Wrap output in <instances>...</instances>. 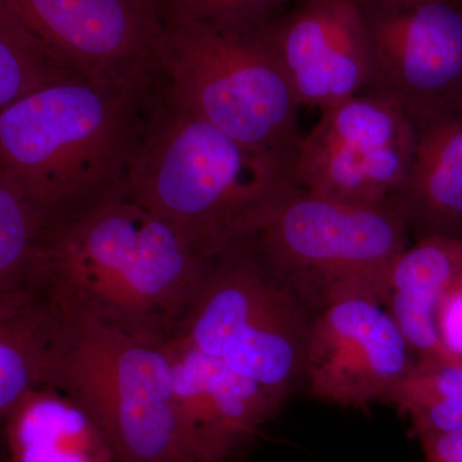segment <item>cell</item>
Segmentation results:
<instances>
[{
  "label": "cell",
  "instance_id": "1",
  "mask_svg": "<svg viewBox=\"0 0 462 462\" xmlns=\"http://www.w3.org/2000/svg\"><path fill=\"white\" fill-rule=\"evenodd\" d=\"M162 99L153 69L65 79L0 109V176L35 209L42 234L126 196Z\"/></svg>",
  "mask_w": 462,
  "mask_h": 462
},
{
  "label": "cell",
  "instance_id": "2",
  "mask_svg": "<svg viewBox=\"0 0 462 462\" xmlns=\"http://www.w3.org/2000/svg\"><path fill=\"white\" fill-rule=\"evenodd\" d=\"M215 256L125 196L42 233L35 284L134 338L165 346Z\"/></svg>",
  "mask_w": 462,
  "mask_h": 462
},
{
  "label": "cell",
  "instance_id": "3",
  "mask_svg": "<svg viewBox=\"0 0 462 462\" xmlns=\"http://www.w3.org/2000/svg\"><path fill=\"white\" fill-rule=\"evenodd\" d=\"M294 160L242 144L173 103L163 88L126 196L217 254L300 189Z\"/></svg>",
  "mask_w": 462,
  "mask_h": 462
},
{
  "label": "cell",
  "instance_id": "4",
  "mask_svg": "<svg viewBox=\"0 0 462 462\" xmlns=\"http://www.w3.org/2000/svg\"><path fill=\"white\" fill-rule=\"evenodd\" d=\"M42 294L51 318L44 384L83 407L116 462H209L182 419L165 346L134 338L66 298Z\"/></svg>",
  "mask_w": 462,
  "mask_h": 462
},
{
  "label": "cell",
  "instance_id": "5",
  "mask_svg": "<svg viewBox=\"0 0 462 462\" xmlns=\"http://www.w3.org/2000/svg\"><path fill=\"white\" fill-rule=\"evenodd\" d=\"M411 230L396 202L349 206L297 189L247 238L310 316L346 298L385 303L392 264Z\"/></svg>",
  "mask_w": 462,
  "mask_h": 462
},
{
  "label": "cell",
  "instance_id": "6",
  "mask_svg": "<svg viewBox=\"0 0 462 462\" xmlns=\"http://www.w3.org/2000/svg\"><path fill=\"white\" fill-rule=\"evenodd\" d=\"M157 69L167 97L248 147L296 154V96L260 33L166 23Z\"/></svg>",
  "mask_w": 462,
  "mask_h": 462
},
{
  "label": "cell",
  "instance_id": "7",
  "mask_svg": "<svg viewBox=\"0 0 462 462\" xmlns=\"http://www.w3.org/2000/svg\"><path fill=\"white\" fill-rule=\"evenodd\" d=\"M311 316L269 273L247 238L218 252L172 339L263 387L281 406L302 380Z\"/></svg>",
  "mask_w": 462,
  "mask_h": 462
},
{
  "label": "cell",
  "instance_id": "8",
  "mask_svg": "<svg viewBox=\"0 0 462 462\" xmlns=\"http://www.w3.org/2000/svg\"><path fill=\"white\" fill-rule=\"evenodd\" d=\"M416 127L396 100L364 91L321 111L294 160L298 188L349 206L396 199L411 169Z\"/></svg>",
  "mask_w": 462,
  "mask_h": 462
},
{
  "label": "cell",
  "instance_id": "9",
  "mask_svg": "<svg viewBox=\"0 0 462 462\" xmlns=\"http://www.w3.org/2000/svg\"><path fill=\"white\" fill-rule=\"evenodd\" d=\"M373 76L413 123L462 106V0H361Z\"/></svg>",
  "mask_w": 462,
  "mask_h": 462
},
{
  "label": "cell",
  "instance_id": "10",
  "mask_svg": "<svg viewBox=\"0 0 462 462\" xmlns=\"http://www.w3.org/2000/svg\"><path fill=\"white\" fill-rule=\"evenodd\" d=\"M0 12L87 80L157 69L161 0H0Z\"/></svg>",
  "mask_w": 462,
  "mask_h": 462
},
{
  "label": "cell",
  "instance_id": "11",
  "mask_svg": "<svg viewBox=\"0 0 462 462\" xmlns=\"http://www.w3.org/2000/svg\"><path fill=\"white\" fill-rule=\"evenodd\" d=\"M412 355L384 303L346 298L312 316L302 379L311 396L336 406L388 402Z\"/></svg>",
  "mask_w": 462,
  "mask_h": 462
},
{
  "label": "cell",
  "instance_id": "12",
  "mask_svg": "<svg viewBox=\"0 0 462 462\" xmlns=\"http://www.w3.org/2000/svg\"><path fill=\"white\" fill-rule=\"evenodd\" d=\"M258 33L300 107L324 111L369 89L372 47L361 0H296Z\"/></svg>",
  "mask_w": 462,
  "mask_h": 462
},
{
  "label": "cell",
  "instance_id": "13",
  "mask_svg": "<svg viewBox=\"0 0 462 462\" xmlns=\"http://www.w3.org/2000/svg\"><path fill=\"white\" fill-rule=\"evenodd\" d=\"M182 419L209 462H236L281 404L263 387L178 339L166 343Z\"/></svg>",
  "mask_w": 462,
  "mask_h": 462
},
{
  "label": "cell",
  "instance_id": "14",
  "mask_svg": "<svg viewBox=\"0 0 462 462\" xmlns=\"http://www.w3.org/2000/svg\"><path fill=\"white\" fill-rule=\"evenodd\" d=\"M413 124L415 154L394 202L418 238H462V106Z\"/></svg>",
  "mask_w": 462,
  "mask_h": 462
},
{
  "label": "cell",
  "instance_id": "15",
  "mask_svg": "<svg viewBox=\"0 0 462 462\" xmlns=\"http://www.w3.org/2000/svg\"><path fill=\"white\" fill-rule=\"evenodd\" d=\"M461 273L462 238L454 236L418 238L392 264L384 306L418 358L462 365L437 324L440 298Z\"/></svg>",
  "mask_w": 462,
  "mask_h": 462
},
{
  "label": "cell",
  "instance_id": "16",
  "mask_svg": "<svg viewBox=\"0 0 462 462\" xmlns=\"http://www.w3.org/2000/svg\"><path fill=\"white\" fill-rule=\"evenodd\" d=\"M5 462H116L98 425L63 392H27L2 424Z\"/></svg>",
  "mask_w": 462,
  "mask_h": 462
},
{
  "label": "cell",
  "instance_id": "17",
  "mask_svg": "<svg viewBox=\"0 0 462 462\" xmlns=\"http://www.w3.org/2000/svg\"><path fill=\"white\" fill-rule=\"evenodd\" d=\"M51 328L38 288L0 298V425L27 392L44 384Z\"/></svg>",
  "mask_w": 462,
  "mask_h": 462
},
{
  "label": "cell",
  "instance_id": "18",
  "mask_svg": "<svg viewBox=\"0 0 462 462\" xmlns=\"http://www.w3.org/2000/svg\"><path fill=\"white\" fill-rule=\"evenodd\" d=\"M411 421L416 436L462 427V365L418 358L388 401Z\"/></svg>",
  "mask_w": 462,
  "mask_h": 462
},
{
  "label": "cell",
  "instance_id": "19",
  "mask_svg": "<svg viewBox=\"0 0 462 462\" xmlns=\"http://www.w3.org/2000/svg\"><path fill=\"white\" fill-rule=\"evenodd\" d=\"M42 231L35 209L0 176V298L35 287Z\"/></svg>",
  "mask_w": 462,
  "mask_h": 462
},
{
  "label": "cell",
  "instance_id": "20",
  "mask_svg": "<svg viewBox=\"0 0 462 462\" xmlns=\"http://www.w3.org/2000/svg\"><path fill=\"white\" fill-rule=\"evenodd\" d=\"M76 76L0 12V109L32 91Z\"/></svg>",
  "mask_w": 462,
  "mask_h": 462
},
{
  "label": "cell",
  "instance_id": "21",
  "mask_svg": "<svg viewBox=\"0 0 462 462\" xmlns=\"http://www.w3.org/2000/svg\"><path fill=\"white\" fill-rule=\"evenodd\" d=\"M296 0H161L166 23L234 33H256Z\"/></svg>",
  "mask_w": 462,
  "mask_h": 462
},
{
  "label": "cell",
  "instance_id": "22",
  "mask_svg": "<svg viewBox=\"0 0 462 462\" xmlns=\"http://www.w3.org/2000/svg\"><path fill=\"white\" fill-rule=\"evenodd\" d=\"M437 324L443 342L462 358V273L440 298Z\"/></svg>",
  "mask_w": 462,
  "mask_h": 462
},
{
  "label": "cell",
  "instance_id": "23",
  "mask_svg": "<svg viewBox=\"0 0 462 462\" xmlns=\"http://www.w3.org/2000/svg\"><path fill=\"white\" fill-rule=\"evenodd\" d=\"M427 462H462V427L418 437Z\"/></svg>",
  "mask_w": 462,
  "mask_h": 462
}]
</instances>
